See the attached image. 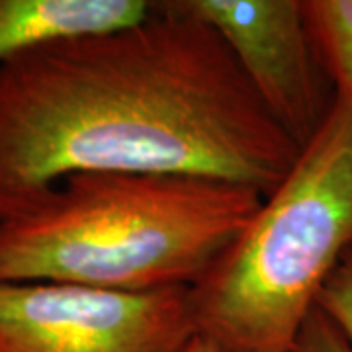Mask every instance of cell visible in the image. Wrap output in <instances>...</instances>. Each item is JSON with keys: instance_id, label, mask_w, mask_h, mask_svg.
Returning a JSON list of instances; mask_svg holds the SVG:
<instances>
[{"instance_id": "obj_1", "label": "cell", "mask_w": 352, "mask_h": 352, "mask_svg": "<svg viewBox=\"0 0 352 352\" xmlns=\"http://www.w3.org/2000/svg\"><path fill=\"white\" fill-rule=\"evenodd\" d=\"M300 147L214 30L173 2L0 65V219L67 176H204L272 194Z\"/></svg>"}, {"instance_id": "obj_7", "label": "cell", "mask_w": 352, "mask_h": 352, "mask_svg": "<svg viewBox=\"0 0 352 352\" xmlns=\"http://www.w3.org/2000/svg\"><path fill=\"white\" fill-rule=\"evenodd\" d=\"M303 14L337 96L352 100V0H303Z\"/></svg>"}, {"instance_id": "obj_9", "label": "cell", "mask_w": 352, "mask_h": 352, "mask_svg": "<svg viewBox=\"0 0 352 352\" xmlns=\"http://www.w3.org/2000/svg\"><path fill=\"white\" fill-rule=\"evenodd\" d=\"M294 352H352L339 329L317 307L307 317Z\"/></svg>"}, {"instance_id": "obj_4", "label": "cell", "mask_w": 352, "mask_h": 352, "mask_svg": "<svg viewBox=\"0 0 352 352\" xmlns=\"http://www.w3.org/2000/svg\"><path fill=\"white\" fill-rule=\"evenodd\" d=\"M196 335L186 288L0 284V352H182Z\"/></svg>"}, {"instance_id": "obj_5", "label": "cell", "mask_w": 352, "mask_h": 352, "mask_svg": "<svg viewBox=\"0 0 352 352\" xmlns=\"http://www.w3.org/2000/svg\"><path fill=\"white\" fill-rule=\"evenodd\" d=\"M173 4L223 39L264 108L303 149L337 98L309 36L303 0H173Z\"/></svg>"}, {"instance_id": "obj_8", "label": "cell", "mask_w": 352, "mask_h": 352, "mask_svg": "<svg viewBox=\"0 0 352 352\" xmlns=\"http://www.w3.org/2000/svg\"><path fill=\"white\" fill-rule=\"evenodd\" d=\"M317 309L339 329L352 349V249L342 256L321 289Z\"/></svg>"}, {"instance_id": "obj_10", "label": "cell", "mask_w": 352, "mask_h": 352, "mask_svg": "<svg viewBox=\"0 0 352 352\" xmlns=\"http://www.w3.org/2000/svg\"><path fill=\"white\" fill-rule=\"evenodd\" d=\"M182 352H227V351H223L221 346L214 344L212 340L204 339L201 335H196V337H194V339L190 340L188 344L184 346V351Z\"/></svg>"}, {"instance_id": "obj_2", "label": "cell", "mask_w": 352, "mask_h": 352, "mask_svg": "<svg viewBox=\"0 0 352 352\" xmlns=\"http://www.w3.org/2000/svg\"><path fill=\"white\" fill-rule=\"evenodd\" d=\"M263 200L251 186L204 176H67L0 219V284L190 289L235 243Z\"/></svg>"}, {"instance_id": "obj_3", "label": "cell", "mask_w": 352, "mask_h": 352, "mask_svg": "<svg viewBox=\"0 0 352 352\" xmlns=\"http://www.w3.org/2000/svg\"><path fill=\"white\" fill-rule=\"evenodd\" d=\"M351 249L352 100L337 96L280 186L190 288L196 333L227 352H294Z\"/></svg>"}, {"instance_id": "obj_6", "label": "cell", "mask_w": 352, "mask_h": 352, "mask_svg": "<svg viewBox=\"0 0 352 352\" xmlns=\"http://www.w3.org/2000/svg\"><path fill=\"white\" fill-rule=\"evenodd\" d=\"M145 0H0V65L51 41L112 32L145 20Z\"/></svg>"}]
</instances>
